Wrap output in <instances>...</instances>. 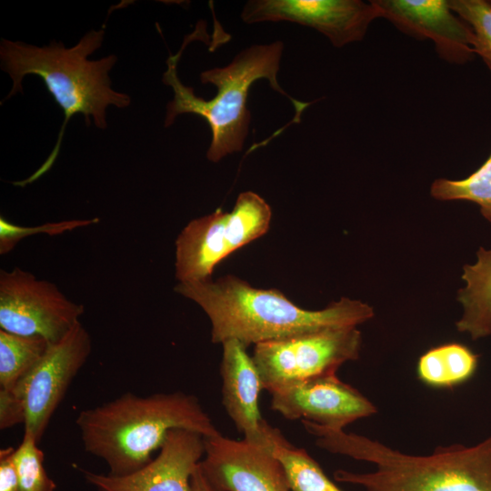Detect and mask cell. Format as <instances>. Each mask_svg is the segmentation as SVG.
<instances>
[{"label":"cell","mask_w":491,"mask_h":491,"mask_svg":"<svg viewBox=\"0 0 491 491\" xmlns=\"http://www.w3.org/2000/svg\"><path fill=\"white\" fill-rule=\"evenodd\" d=\"M479 355L460 343H446L428 349L416 365L417 378L432 388H453L476 374Z\"/></svg>","instance_id":"cell-17"},{"label":"cell","mask_w":491,"mask_h":491,"mask_svg":"<svg viewBox=\"0 0 491 491\" xmlns=\"http://www.w3.org/2000/svg\"><path fill=\"white\" fill-rule=\"evenodd\" d=\"M84 306L57 286L20 267L0 271V329L48 343L61 340L79 321Z\"/></svg>","instance_id":"cell-8"},{"label":"cell","mask_w":491,"mask_h":491,"mask_svg":"<svg viewBox=\"0 0 491 491\" xmlns=\"http://www.w3.org/2000/svg\"><path fill=\"white\" fill-rule=\"evenodd\" d=\"M302 425L320 448L376 467L367 473L338 469L337 482L367 491H491V435L472 446H440L431 455L415 456L357 434L306 420Z\"/></svg>","instance_id":"cell-2"},{"label":"cell","mask_w":491,"mask_h":491,"mask_svg":"<svg viewBox=\"0 0 491 491\" xmlns=\"http://www.w3.org/2000/svg\"><path fill=\"white\" fill-rule=\"evenodd\" d=\"M448 5L471 26L475 53L491 72V4L486 0H448Z\"/></svg>","instance_id":"cell-22"},{"label":"cell","mask_w":491,"mask_h":491,"mask_svg":"<svg viewBox=\"0 0 491 491\" xmlns=\"http://www.w3.org/2000/svg\"><path fill=\"white\" fill-rule=\"evenodd\" d=\"M205 455V437L172 429L155 458L137 471L115 476L81 469L96 491H192V477Z\"/></svg>","instance_id":"cell-13"},{"label":"cell","mask_w":491,"mask_h":491,"mask_svg":"<svg viewBox=\"0 0 491 491\" xmlns=\"http://www.w3.org/2000/svg\"><path fill=\"white\" fill-rule=\"evenodd\" d=\"M98 222L99 218L95 217L92 219H70L59 222H48L35 226H23L0 216V254L5 255L11 252L20 241L34 235L45 234L54 236L73 231L76 228L97 224Z\"/></svg>","instance_id":"cell-23"},{"label":"cell","mask_w":491,"mask_h":491,"mask_svg":"<svg viewBox=\"0 0 491 491\" xmlns=\"http://www.w3.org/2000/svg\"><path fill=\"white\" fill-rule=\"evenodd\" d=\"M14 451L11 446L0 450V491H18Z\"/></svg>","instance_id":"cell-25"},{"label":"cell","mask_w":491,"mask_h":491,"mask_svg":"<svg viewBox=\"0 0 491 491\" xmlns=\"http://www.w3.org/2000/svg\"><path fill=\"white\" fill-rule=\"evenodd\" d=\"M362 336L356 326L333 327L255 345L253 359L263 387H278L307 379L336 375L348 361L356 360Z\"/></svg>","instance_id":"cell-7"},{"label":"cell","mask_w":491,"mask_h":491,"mask_svg":"<svg viewBox=\"0 0 491 491\" xmlns=\"http://www.w3.org/2000/svg\"><path fill=\"white\" fill-rule=\"evenodd\" d=\"M477 261L463 267L466 286L458 291L457 299L464 307L456 322L459 332L467 333L473 340L491 336V249L480 247Z\"/></svg>","instance_id":"cell-16"},{"label":"cell","mask_w":491,"mask_h":491,"mask_svg":"<svg viewBox=\"0 0 491 491\" xmlns=\"http://www.w3.org/2000/svg\"><path fill=\"white\" fill-rule=\"evenodd\" d=\"M272 450L285 468L289 491H342L306 449L293 446L279 429L274 435Z\"/></svg>","instance_id":"cell-18"},{"label":"cell","mask_w":491,"mask_h":491,"mask_svg":"<svg viewBox=\"0 0 491 491\" xmlns=\"http://www.w3.org/2000/svg\"><path fill=\"white\" fill-rule=\"evenodd\" d=\"M214 491H289L285 468L271 447L221 434L205 437L198 465Z\"/></svg>","instance_id":"cell-11"},{"label":"cell","mask_w":491,"mask_h":491,"mask_svg":"<svg viewBox=\"0 0 491 491\" xmlns=\"http://www.w3.org/2000/svg\"><path fill=\"white\" fill-rule=\"evenodd\" d=\"M175 291L197 304L211 322V340H237L246 347L263 342L371 319L373 308L342 297L321 310L299 307L277 289H260L227 275L213 281L183 282Z\"/></svg>","instance_id":"cell-1"},{"label":"cell","mask_w":491,"mask_h":491,"mask_svg":"<svg viewBox=\"0 0 491 491\" xmlns=\"http://www.w3.org/2000/svg\"><path fill=\"white\" fill-rule=\"evenodd\" d=\"M25 411L23 401L14 390L0 388V428H10L25 424Z\"/></svg>","instance_id":"cell-24"},{"label":"cell","mask_w":491,"mask_h":491,"mask_svg":"<svg viewBox=\"0 0 491 491\" xmlns=\"http://www.w3.org/2000/svg\"><path fill=\"white\" fill-rule=\"evenodd\" d=\"M431 195L441 201L464 200L476 203L483 216L491 222V153L481 166L466 178L436 179Z\"/></svg>","instance_id":"cell-20"},{"label":"cell","mask_w":491,"mask_h":491,"mask_svg":"<svg viewBox=\"0 0 491 491\" xmlns=\"http://www.w3.org/2000/svg\"><path fill=\"white\" fill-rule=\"evenodd\" d=\"M105 31L92 30L85 34L73 47L52 42L48 46L38 47L6 39L1 41L0 57L2 69L13 80V87L6 96L22 92V80L26 75L41 77L55 102L62 108L65 120L56 145L36 177L55 161L61 145L65 125L75 114H82L87 125L90 117L98 128H106L105 110L109 105L127 107L129 95L111 88L108 73L116 62L110 55L99 60L87 56L98 49Z\"/></svg>","instance_id":"cell-4"},{"label":"cell","mask_w":491,"mask_h":491,"mask_svg":"<svg viewBox=\"0 0 491 491\" xmlns=\"http://www.w3.org/2000/svg\"><path fill=\"white\" fill-rule=\"evenodd\" d=\"M270 394L271 408L286 419L306 420L335 430H344L377 412L368 398L336 375L281 386Z\"/></svg>","instance_id":"cell-12"},{"label":"cell","mask_w":491,"mask_h":491,"mask_svg":"<svg viewBox=\"0 0 491 491\" xmlns=\"http://www.w3.org/2000/svg\"><path fill=\"white\" fill-rule=\"evenodd\" d=\"M91 351V336L78 322L61 340L49 343L44 356L13 389L25 406V433L38 443Z\"/></svg>","instance_id":"cell-9"},{"label":"cell","mask_w":491,"mask_h":491,"mask_svg":"<svg viewBox=\"0 0 491 491\" xmlns=\"http://www.w3.org/2000/svg\"><path fill=\"white\" fill-rule=\"evenodd\" d=\"M381 17L374 0H251L241 13L246 24L287 21L312 27L335 47L361 41Z\"/></svg>","instance_id":"cell-10"},{"label":"cell","mask_w":491,"mask_h":491,"mask_svg":"<svg viewBox=\"0 0 491 491\" xmlns=\"http://www.w3.org/2000/svg\"><path fill=\"white\" fill-rule=\"evenodd\" d=\"M75 424L85 451L104 460L108 474L115 476L149 463L172 429L194 431L204 437L220 434L197 397L181 391L147 396L125 393L82 410Z\"/></svg>","instance_id":"cell-3"},{"label":"cell","mask_w":491,"mask_h":491,"mask_svg":"<svg viewBox=\"0 0 491 491\" xmlns=\"http://www.w3.org/2000/svg\"><path fill=\"white\" fill-rule=\"evenodd\" d=\"M381 18L417 40H431L447 63L464 65L475 58V35L448 0H374Z\"/></svg>","instance_id":"cell-14"},{"label":"cell","mask_w":491,"mask_h":491,"mask_svg":"<svg viewBox=\"0 0 491 491\" xmlns=\"http://www.w3.org/2000/svg\"><path fill=\"white\" fill-rule=\"evenodd\" d=\"M198 31L185 39L179 52L166 60L167 69L163 83L174 90V98L167 105L165 126L172 125L182 114H194L203 117L212 132V140L206 153L211 162L243 149L248 133L250 112L246 108L250 86L256 80L265 78L276 92L288 97L296 109V122L309 103H303L289 96L277 82L283 51L281 41L270 45H257L241 51L225 67L204 71L202 84H212L217 88L215 97L205 100L195 95L192 87L185 85L177 75V64L187 44L195 38Z\"/></svg>","instance_id":"cell-5"},{"label":"cell","mask_w":491,"mask_h":491,"mask_svg":"<svg viewBox=\"0 0 491 491\" xmlns=\"http://www.w3.org/2000/svg\"><path fill=\"white\" fill-rule=\"evenodd\" d=\"M271 218L272 210L266 200L246 191L238 195L231 212L218 208L191 220L175 240L178 283L210 279L222 260L264 235Z\"/></svg>","instance_id":"cell-6"},{"label":"cell","mask_w":491,"mask_h":491,"mask_svg":"<svg viewBox=\"0 0 491 491\" xmlns=\"http://www.w3.org/2000/svg\"><path fill=\"white\" fill-rule=\"evenodd\" d=\"M222 346L223 406L236 429L245 436L244 439L272 448L276 427L260 412L259 397L264 387L254 359L247 347L237 340H227Z\"/></svg>","instance_id":"cell-15"},{"label":"cell","mask_w":491,"mask_h":491,"mask_svg":"<svg viewBox=\"0 0 491 491\" xmlns=\"http://www.w3.org/2000/svg\"><path fill=\"white\" fill-rule=\"evenodd\" d=\"M38 442L27 433L15 449L13 458L18 479V491H55L56 486L44 467V453Z\"/></svg>","instance_id":"cell-21"},{"label":"cell","mask_w":491,"mask_h":491,"mask_svg":"<svg viewBox=\"0 0 491 491\" xmlns=\"http://www.w3.org/2000/svg\"><path fill=\"white\" fill-rule=\"evenodd\" d=\"M489 3L491 4V0H489Z\"/></svg>","instance_id":"cell-27"},{"label":"cell","mask_w":491,"mask_h":491,"mask_svg":"<svg viewBox=\"0 0 491 491\" xmlns=\"http://www.w3.org/2000/svg\"><path fill=\"white\" fill-rule=\"evenodd\" d=\"M192 491H214L204 477L199 466H197L192 477Z\"/></svg>","instance_id":"cell-26"},{"label":"cell","mask_w":491,"mask_h":491,"mask_svg":"<svg viewBox=\"0 0 491 491\" xmlns=\"http://www.w3.org/2000/svg\"><path fill=\"white\" fill-rule=\"evenodd\" d=\"M48 345L39 336H25L0 329V387L13 390L44 356Z\"/></svg>","instance_id":"cell-19"}]
</instances>
